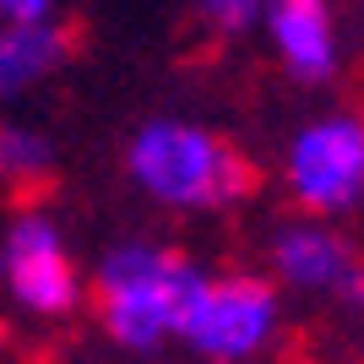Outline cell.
Wrapping results in <instances>:
<instances>
[{"label":"cell","mask_w":364,"mask_h":364,"mask_svg":"<svg viewBox=\"0 0 364 364\" xmlns=\"http://www.w3.org/2000/svg\"><path fill=\"white\" fill-rule=\"evenodd\" d=\"M0 343H6V326H0Z\"/></svg>","instance_id":"7c38bea8"},{"label":"cell","mask_w":364,"mask_h":364,"mask_svg":"<svg viewBox=\"0 0 364 364\" xmlns=\"http://www.w3.org/2000/svg\"><path fill=\"white\" fill-rule=\"evenodd\" d=\"M289 185L310 213H343L364 196V120H321L289 152Z\"/></svg>","instance_id":"277c9868"},{"label":"cell","mask_w":364,"mask_h":364,"mask_svg":"<svg viewBox=\"0 0 364 364\" xmlns=\"http://www.w3.org/2000/svg\"><path fill=\"white\" fill-rule=\"evenodd\" d=\"M6 277L11 294L38 316H60L76 304V272L60 250V234L49 218H22L6 240Z\"/></svg>","instance_id":"5b68a950"},{"label":"cell","mask_w":364,"mask_h":364,"mask_svg":"<svg viewBox=\"0 0 364 364\" xmlns=\"http://www.w3.org/2000/svg\"><path fill=\"white\" fill-rule=\"evenodd\" d=\"M277 272L289 277L294 289H337V277L348 272V250L332 234L316 228H289L277 240Z\"/></svg>","instance_id":"ba28073f"},{"label":"cell","mask_w":364,"mask_h":364,"mask_svg":"<svg viewBox=\"0 0 364 364\" xmlns=\"http://www.w3.org/2000/svg\"><path fill=\"white\" fill-rule=\"evenodd\" d=\"M44 168H49V147L38 136L0 131V174H44Z\"/></svg>","instance_id":"9c48e42d"},{"label":"cell","mask_w":364,"mask_h":364,"mask_svg":"<svg viewBox=\"0 0 364 364\" xmlns=\"http://www.w3.org/2000/svg\"><path fill=\"white\" fill-rule=\"evenodd\" d=\"M131 174L168 207H228L256 191V164L196 125H147L131 141Z\"/></svg>","instance_id":"6da1fadb"},{"label":"cell","mask_w":364,"mask_h":364,"mask_svg":"<svg viewBox=\"0 0 364 364\" xmlns=\"http://www.w3.org/2000/svg\"><path fill=\"white\" fill-rule=\"evenodd\" d=\"M0 16L6 22H44L49 0H0Z\"/></svg>","instance_id":"8fae6325"},{"label":"cell","mask_w":364,"mask_h":364,"mask_svg":"<svg viewBox=\"0 0 364 364\" xmlns=\"http://www.w3.org/2000/svg\"><path fill=\"white\" fill-rule=\"evenodd\" d=\"M272 321H277V299L267 283H256V277L207 283L201 277V289L191 294L180 316V337L207 359H245L272 337Z\"/></svg>","instance_id":"3957f363"},{"label":"cell","mask_w":364,"mask_h":364,"mask_svg":"<svg viewBox=\"0 0 364 364\" xmlns=\"http://www.w3.org/2000/svg\"><path fill=\"white\" fill-rule=\"evenodd\" d=\"M272 33L283 60L294 65V76L321 82L337 65V38H332V11L326 0H272Z\"/></svg>","instance_id":"8992f818"},{"label":"cell","mask_w":364,"mask_h":364,"mask_svg":"<svg viewBox=\"0 0 364 364\" xmlns=\"http://www.w3.org/2000/svg\"><path fill=\"white\" fill-rule=\"evenodd\" d=\"M65 49H71V33L44 28V22H16L11 33H0V92L28 87L33 76L65 60Z\"/></svg>","instance_id":"52a82bcc"},{"label":"cell","mask_w":364,"mask_h":364,"mask_svg":"<svg viewBox=\"0 0 364 364\" xmlns=\"http://www.w3.org/2000/svg\"><path fill=\"white\" fill-rule=\"evenodd\" d=\"M196 289L201 272L185 256L152 250V245H125L98 272V316L114 343L158 348L168 332H180V316Z\"/></svg>","instance_id":"7a4b0ae2"},{"label":"cell","mask_w":364,"mask_h":364,"mask_svg":"<svg viewBox=\"0 0 364 364\" xmlns=\"http://www.w3.org/2000/svg\"><path fill=\"white\" fill-rule=\"evenodd\" d=\"M201 6H207V16H213L223 33H245L261 16V0H201Z\"/></svg>","instance_id":"30bf717a"}]
</instances>
